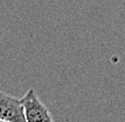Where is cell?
Masks as SVG:
<instances>
[{
    "label": "cell",
    "instance_id": "1",
    "mask_svg": "<svg viewBox=\"0 0 125 122\" xmlns=\"http://www.w3.org/2000/svg\"><path fill=\"white\" fill-rule=\"evenodd\" d=\"M20 100L27 122H55L50 111L39 99L34 88L28 89Z\"/></svg>",
    "mask_w": 125,
    "mask_h": 122
},
{
    "label": "cell",
    "instance_id": "2",
    "mask_svg": "<svg viewBox=\"0 0 125 122\" xmlns=\"http://www.w3.org/2000/svg\"><path fill=\"white\" fill-rule=\"evenodd\" d=\"M0 120L8 122H27L21 100L0 92Z\"/></svg>",
    "mask_w": 125,
    "mask_h": 122
},
{
    "label": "cell",
    "instance_id": "3",
    "mask_svg": "<svg viewBox=\"0 0 125 122\" xmlns=\"http://www.w3.org/2000/svg\"><path fill=\"white\" fill-rule=\"evenodd\" d=\"M0 122H8V121H5V120H0Z\"/></svg>",
    "mask_w": 125,
    "mask_h": 122
}]
</instances>
